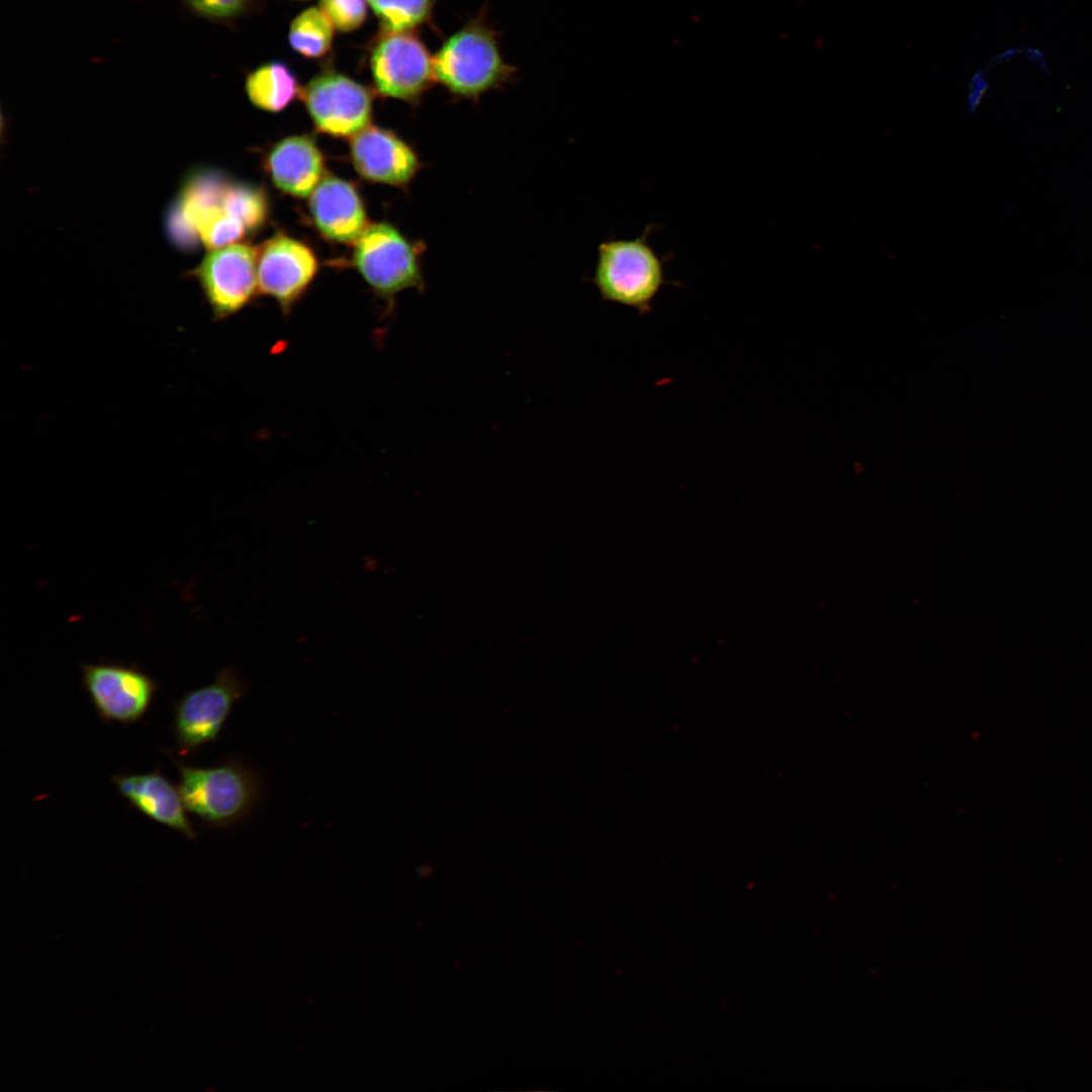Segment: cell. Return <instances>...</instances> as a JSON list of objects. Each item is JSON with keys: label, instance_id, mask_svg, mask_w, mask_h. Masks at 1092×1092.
<instances>
[{"label": "cell", "instance_id": "6da1fadb", "mask_svg": "<svg viewBox=\"0 0 1092 1092\" xmlns=\"http://www.w3.org/2000/svg\"><path fill=\"white\" fill-rule=\"evenodd\" d=\"M267 212V198L260 188L199 170L185 179L171 207L168 235L182 250L190 251L198 243L213 250L238 243L257 230Z\"/></svg>", "mask_w": 1092, "mask_h": 1092}, {"label": "cell", "instance_id": "7a4b0ae2", "mask_svg": "<svg viewBox=\"0 0 1092 1092\" xmlns=\"http://www.w3.org/2000/svg\"><path fill=\"white\" fill-rule=\"evenodd\" d=\"M177 767L178 790L187 812L210 827L225 828L245 818L261 794L258 776L243 762L228 759L199 767L165 751Z\"/></svg>", "mask_w": 1092, "mask_h": 1092}, {"label": "cell", "instance_id": "3957f363", "mask_svg": "<svg viewBox=\"0 0 1092 1092\" xmlns=\"http://www.w3.org/2000/svg\"><path fill=\"white\" fill-rule=\"evenodd\" d=\"M655 224H648L632 240L613 239L599 246L594 283L603 299L637 310L651 311L653 301L665 284L664 264L649 243Z\"/></svg>", "mask_w": 1092, "mask_h": 1092}, {"label": "cell", "instance_id": "277c9868", "mask_svg": "<svg viewBox=\"0 0 1092 1092\" xmlns=\"http://www.w3.org/2000/svg\"><path fill=\"white\" fill-rule=\"evenodd\" d=\"M436 81L453 95L476 98L509 81L495 31L478 17L447 38L434 57Z\"/></svg>", "mask_w": 1092, "mask_h": 1092}, {"label": "cell", "instance_id": "5b68a950", "mask_svg": "<svg viewBox=\"0 0 1092 1092\" xmlns=\"http://www.w3.org/2000/svg\"><path fill=\"white\" fill-rule=\"evenodd\" d=\"M419 253L394 226L380 222L366 226L357 238L353 262L372 290L391 302L404 289L423 288Z\"/></svg>", "mask_w": 1092, "mask_h": 1092}, {"label": "cell", "instance_id": "8992f818", "mask_svg": "<svg viewBox=\"0 0 1092 1092\" xmlns=\"http://www.w3.org/2000/svg\"><path fill=\"white\" fill-rule=\"evenodd\" d=\"M246 692L242 675L223 667L209 685L185 693L173 703L172 732L177 753L189 755L215 742L235 703Z\"/></svg>", "mask_w": 1092, "mask_h": 1092}, {"label": "cell", "instance_id": "52a82bcc", "mask_svg": "<svg viewBox=\"0 0 1092 1092\" xmlns=\"http://www.w3.org/2000/svg\"><path fill=\"white\" fill-rule=\"evenodd\" d=\"M368 60L376 90L386 97L415 102L436 81L434 58L414 30L381 29Z\"/></svg>", "mask_w": 1092, "mask_h": 1092}, {"label": "cell", "instance_id": "ba28073f", "mask_svg": "<svg viewBox=\"0 0 1092 1092\" xmlns=\"http://www.w3.org/2000/svg\"><path fill=\"white\" fill-rule=\"evenodd\" d=\"M80 668L82 687L104 723L139 722L160 689L158 681L136 664L82 663Z\"/></svg>", "mask_w": 1092, "mask_h": 1092}, {"label": "cell", "instance_id": "9c48e42d", "mask_svg": "<svg viewBox=\"0 0 1092 1092\" xmlns=\"http://www.w3.org/2000/svg\"><path fill=\"white\" fill-rule=\"evenodd\" d=\"M189 275L199 284L213 321L226 320L249 305L259 289L257 251L240 243L210 250Z\"/></svg>", "mask_w": 1092, "mask_h": 1092}, {"label": "cell", "instance_id": "30bf717a", "mask_svg": "<svg viewBox=\"0 0 1092 1092\" xmlns=\"http://www.w3.org/2000/svg\"><path fill=\"white\" fill-rule=\"evenodd\" d=\"M300 97L315 126L324 132L353 136L368 126L372 94L342 73L321 72L301 88Z\"/></svg>", "mask_w": 1092, "mask_h": 1092}, {"label": "cell", "instance_id": "8fae6325", "mask_svg": "<svg viewBox=\"0 0 1092 1092\" xmlns=\"http://www.w3.org/2000/svg\"><path fill=\"white\" fill-rule=\"evenodd\" d=\"M317 260L303 243L275 236L257 251L258 288L288 315L302 298L317 272Z\"/></svg>", "mask_w": 1092, "mask_h": 1092}, {"label": "cell", "instance_id": "7c38bea8", "mask_svg": "<svg viewBox=\"0 0 1092 1092\" xmlns=\"http://www.w3.org/2000/svg\"><path fill=\"white\" fill-rule=\"evenodd\" d=\"M352 162L364 178L394 186L407 184L420 168L415 151L393 132L366 126L353 135Z\"/></svg>", "mask_w": 1092, "mask_h": 1092}, {"label": "cell", "instance_id": "4fadbf2b", "mask_svg": "<svg viewBox=\"0 0 1092 1092\" xmlns=\"http://www.w3.org/2000/svg\"><path fill=\"white\" fill-rule=\"evenodd\" d=\"M111 783L128 804L153 821L190 840L198 833L189 820L178 787L157 768L146 774H116Z\"/></svg>", "mask_w": 1092, "mask_h": 1092}, {"label": "cell", "instance_id": "5bb4252c", "mask_svg": "<svg viewBox=\"0 0 1092 1092\" xmlns=\"http://www.w3.org/2000/svg\"><path fill=\"white\" fill-rule=\"evenodd\" d=\"M309 208L317 229L332 241H356L366 228L362 200L354 186L343 179L321 180L311 192Z\"/></svg>", "mask_w": 1092, "mask_h": 1092}, {"label": "cell", "instance_id": "9a60e30c", "mask_svg": "<svg viewBox=\"0 0 1092 1092\" xmlns=\"http://www.w3.org/2000/svg\"><path fill=\"white\" fill-rule=\"evenodd\" d=\"M267 170L280 190L303 197L311 194L321 182L324 159L310 136H290L270 150Z\"/></svg>", "mask_w": 1092, "mask_h": 1092}, {"label": "cell", "instance_id": "2e32d148", "mask_svg": "<svg viewBox=\"0 0 1092 1092\" xmlns=\"http://www.w3.org/2000/svg\"><path fill=\"white\" fill-rule=\"evenodd\" d=\"M245 90L255 106L270 112L283 110L301 91L291 68L280 61L265 63L250 72Z\"/></svg>", "mask_w": 1092, "mask_h": 1092}, {"label": "cell", "instance_id": "e0dca14e", "mask_svg": "<svg viewBox=\"0 0 1092 1092\" xmlns=\"http://www.w3.org/2000/svg\"><path fill=\"white\" fill-rule=\"evenodd\" d=\"M334 25L317 7L300 12L291 22L288 41L293 51L307 59H321L332 50Z\"/></svg>", "mask_w": 1092, "mask_h": 1092}, {"label": "cell", "instance_id": "ac0fdd59", "mask_svg": "<svg viewBox=\"0 0 1092 1092\" xmlns=\"http://www.w3.org/2000/svg\"><path fill=\"white\" fill-rule=\"evenodd\" d=\"M381 29L415 30L429 22L437 0H368Z\"/></svg>", "mask_w": 1092, "mask_h": 1092}, {"label": "cell", "instance_id": "d6986e66", "mask_svg": "<svg viewBox=\"0 0 1092 1092\" xmlns=\"http://www.w3.org/2000/svg\"><path fill=\"white\" fill-rule=\"evenodd\" d=\"M195 17L220 24H231L253 8L257 0H181Z\"/></svg>", "mask_w": 1092, "mask_h": 1092}, {"label": "cell", "instance_id": "ffe728a7", "mask_svg": "<svg viewBox=\"0 0 1092 1092\" xmlns=\"http://www.w3.org/2000/svg\"><path fill=\"white\" fill-rule=\"evenodd\" d=\"M368 4V0H320V8L342 32L354 31L364 23Z\"/></svg>", "mask_w": 1092, "mask_h": 1092}, {"label": "cell", "instance_id": "44dd1931", "mask_svg": "<svg viewBox=\"0 0 1092 1092\" xmlns=\"http://www.w3.org/2000/svg\"><path fill=\"white\" fill-rule=\"evenodd\" d=\"M986 89V79L984 78L983 72L979 71L972 77L970 82L967 98L969 113L974 112L978 108Z\"/></svg>", "mask_w": 1092, "mask_h": 1092}]
</instances>
